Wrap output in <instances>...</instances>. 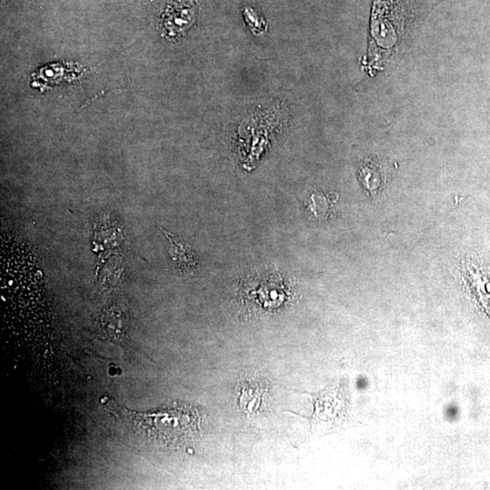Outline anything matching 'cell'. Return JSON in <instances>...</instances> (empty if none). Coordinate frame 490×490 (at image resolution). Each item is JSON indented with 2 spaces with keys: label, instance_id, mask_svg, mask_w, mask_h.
I'll list each match as a JSON object with an SVG mask.
<instances>
[{
  "label": "cell",
  "instance_id": "obj_1",
  "mask_svg": "<svg viewBox=\"0 0 490 490\" xmlns=\"http://www.w3.org/2000/svg\"><path fill=\"white\" fill-rule=\"evenodd\" d=\"M124 418L137 434L162 446L187 443L199 432L198 410L187 405H174L142 413L126 410Z\"/></svg>",
  "mask_w": 490,
  "mask_h": 490
},
{
  "label": "cell",
  "instance_id": "obj_2",
  "mask_svg": "<svg viewBox=\"0 0 490 490\" xmlns=\"http://www.w3.org/2000/svg\"><path fill=\"white\" fill-rule=\"evenodd\" d=\"M154 224L159 228L163 235L167 239L169 261L172 269L179 275H184L193 276L198 272L199 260L193 247L184 239L163 229L156 222H154Z\"/></svg>",
  "mask_w": 490,
  "mask_h": 490
},
{
  "label": "cell",
  "instance_id": "obj_3",
  "mask_svg": "<svg viewBox=\"0 0 490 490\" xmlns=\"http://www.w3.org/2000/svg\"><path fill=\"white\" fill-rule=\"evenodd\" d=\"M128 328V319L121 310L111 307L106 310L101 316L100 334L106 340L117 342L126 336Z\"/></svg>",
  "mask_w": 490,
  "mask_h": 490
},
{
  "label": "cell",
  "instance_id": "obj_4",
  "mask_svg": "<svg viewBox=\"0 0 490 490\" xmlns=\"http://www.w3.org/2000/svg\"><path fill=\"white\" fill-rule=\"evenodd\" d=\"M241 390L240 406L245 413L257 412L258 407H260L261 397H263V390L261 387L252 385L250 383H245Z\"/></svg>",
  "mask_w": 490,
  "mask_h": 490
}]
</instances>
